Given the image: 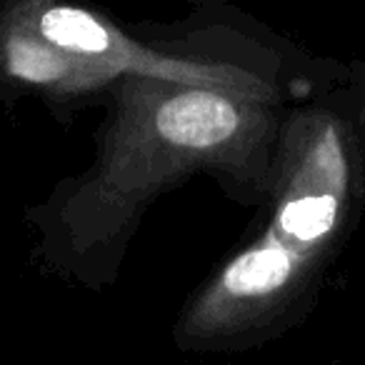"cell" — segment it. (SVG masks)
Returning a JSON list of instances; mask_svg holds the SVG:
<instances>
[{
	"instance_id": "obj_3",
	"label": "cell",
	"mask_w": 365,
	"mask_h": 365,
	"mask_svg": "<svg viewBox=\"0 0 365 365\" xmlns=\"http://www.w3.org/2000/svg\"><path fill=\"white\" fill-rule=\"evenodd\" d=\"M23 3L28 13L0 21V68L13 81L58 96L96 91L120 78H155L295 106L350 73V63L310 58L278 43H260L228 61L173 56L140 46L86 8L56 0Z\"/></svg>"
},
{
	"instance_id": "obj_1",
	"label": "cell",
	"mask_w": 365,
	"mask_h": 365,
	"mask_svg": "<svg viewBox=\"0 0 365 365\" xmlns=\"http://www.w3.org/2000/svg\"><path fill=\"white\" fill-rule=\"evenodd\" d=\"M270 213L185 305L180 348L260 343L295 325L365 213V130L355 118V66L330 91L300 101L280 135Z\"/></svg>"
},
{
	"instance_id": "obj_4",
	"label": "cell",
	"mask_w": 365,
	"mask_h": 365,
	"mask_svg": "<svg viewBox=\"0 0 365 365\" xmlns=\"http://www.w3.org/2000/svg\"><path fill=\"white\" fill-rule=\"evenodd\" d=\"M355 66V118L365 130V63L353 61Z\"/></svg>"
},
{
	"instance_id": "obj_2",
	"label": "cell",
	"mask_w": 365,
	"mask_h": 365,
	"mask_svg": "<svg viewBox=\"0 0 365 365\" xmlns=\"http://www.w3.org/2000/svg\"><path fill=\"white\" fill-rule=\"evenodd\" d=\"M98 160L48 218V240L78 263L120 243L143 208L198 170H223L250 200H268L288 103L203 86L120 78Z\"/></svg>"
}]
</instances>
